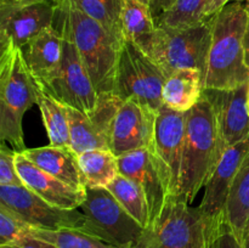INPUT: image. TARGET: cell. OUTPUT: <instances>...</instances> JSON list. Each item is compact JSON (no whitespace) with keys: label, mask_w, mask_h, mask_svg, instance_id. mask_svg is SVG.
Instances as JSON below:
<instances>
[{"label":"cell","mask_w":249,"mask_h":248,"mask_svg":"<svg viewBox=\"0 0 249 248\" xmlns=\"http://www.w3.org/2000/svg\"><path fill=\"white\" fill-rule=\"evenodd\" d=\"M246 7H247V27H246V33H245V40H243V44H245V53H246V63L249 67V0L246 2Z\"/></svg>","instance_id":"cell-37"},{"label":"cell","mask_w":249,"mask_h":248,"mask_svg":"<svg viewBox=\"0 0 249 248\" xmlns=\"http://www.w3.org/2000/svg\"><path fill=\"white\" fill-rule=\"evenodd\" d=\"M106 189L113 195L119 204L146 230L148 226L150 215H148L147 201L141 187L130 177H124L119 173L118 177Z\"/></svg>","instance_id":"cell-27"},{"label":"cell","mask_w":249,"mask_h":248,"mask_svg":"<svg viewBox=\"0 0 249 248\" xmlns=\"http://www.w3.org/2000/svg\"><path fill=\"white\" fill-rule=\"evenodd\" d=\"M118 164L119 173L134 180L143 191L150 215L148 229L160 218L163 208L169 199L155 157L150 148H143L119 156Z\"/></svg>","instance_id":"cell-17"},{"label":"cell","mask_w":249,"mask_h":248,"mask_svg":"<svg viewBox=\"0 0 249 248\" xmlns=\"http://www.w3.org/2000/svg\"><path fill=\"white\" fill-rule=\"evenodd\" d=\"M121 28L124 40L133 41L145 50L158 27L147 4L140 0H123Z\"/></svg>","instance_id":"cell-22"},{"label":"cell","mask_w":249,"mask_h":248,"mask_svg":"<svg viewBox=\"0 0 249 248\" xmlns=\"http://www.w3.org/2000/svg\"><path fill=\"white\" fill-rule=\"evenodd\" d=\"M206 248H243V246L225 218L215 225L207 228Z\"/></svg>","instance_id":"cell-31"},{"label":"cell","mask_w":249,"mask_h":248,"mask_svg":"<svg viewBox=\"0 0 249 248\" xmlns=\"http://www.w3.org/2000/svg\"><path fill=\"white\" fill-rule=\"evenodd\" d=\"M226 219L241 241L249 219V151L233 180L226 207Z\"/></svg>","instance_id":"cell-24"},{"label":"cell","mask_w":249,"mask_h":248,"mask_svg":"<svg viewBox=\"0 0 249 248\" xmlns=\"http://www.w3.org/2000/svg\"><path fill=\"white\" fill-rule=\"evenodd\" d=\"M65 38L51 27L21 49L24 61L33 77L44 87L53 83L58 74L63 58Z\"/></svg>","instance_id":"cell-19"},{"label":"cell","mask_w":249,"mask_h":248,"mask_svg":"<svg viewBox=\"0 0 249 248\" xmlns=\"http://www.w3.org/2000/svg\"><path fill=\"white\" fill-rule=\"evenodd\" d=\"M241 242H242L243 248H249V219L246 224V228L243 230L242 238H241Z\"/></svg>","instance_id":"cell-38"},{"label":"cell","mask_w":249,"mask_h":248,"mask_svg":"<svg viewBox=\"0 0 249 248\" xmlns=\"http://www.w3.org/2000/svg\"><path fill=\"white\" fill-rule=\"evenodd\" d=\"M235 1L247 2L248 0H209L208 5H207V9H206V17L207 18H211V17L214 16V15L218 14L220 10H223L226 5L230 4V2H235Z\"/></svg>","instance_id":"cell-34"},{"label":"cell","mask_w":249,"mask_h":248,"mask_svg":"<svg viewBox=\"0 0 249 248\" xmlns=\"http://www.w3.org/2000/svg\"><path fill=\"white\" fill-rule=\"evenodd\" d=\"M18 151L1 143L0 148V186H24L16 167Z\"/></svg>","instance_id":"cell-32"},{"label":"cell","mask_w":249,"mask_h":248,"mask_svg":"<svg viewBox=\"0 0 249 248\" xmlns=\"http://www.w3.org/2000/svg\"><path fill=\"white\" fill-rule=\"evenodd\" d=\"M38 101V82L29 71L22 50L1 44L0 56V139L14 150H26L23 116Z\"/></svg>","instance_id":"cell-4"},{"label":"cell","mask_w":249,"mask_h":248,"mask_svg":"<svg viewBox=\"0 0 249 248\" xmlns=\"http://www.w3.org/2000/svg\"><path fill=\"white\" fill-rule=\"evenodd\" d=\"M207 224L199 208L172 197L160 218L146 229L139 248H206Z\"/></svg>","instance_id":"cell-8"},{"label":"cell","mask_w":249,"mask_h":248,"mask_svg":"<svg viewBox=\"0 0 249 248\" xmlns=\"http://www.w3.org/2000/svg\"><path fill=\"white\" fill-rule=\"evenodd\" d=\"M38 82V80H36ZM49 145L71 147V129L67 106L38 82V101Z\"/></svg>","instance_id":"cell-23"},{"label":"cell","mask_w":249,"mask_h":248,"mask_svg":"<svg viewBox=\"0 0 249 248\" xmlns=\"http://www.w3.org/2000/svg\"><path fill=\"white\" fill-rule=\"evenodd\" d=\"M174 2L175 0H152V2L150 5V9L152 11L155 18L160 16L162 12H164L165 10L169 9Z\"/></svg>","instance_id":"cell-35"},{"label":"cell","mask_w":249,"mask_h":248,"mask_svg":"<svg viewBox=\"0 0 249 248\" xmlns=\"http://www.w3.org/2000/svg\"><path fill=\"white\" fill-rule=\"evenodd\" d=\"M23 156L46 173L78 190H87V180L80 169L78 155L71 147L48 145L26 148Z\"/></svg>","instance_id":"cell-20"},{"label":"cell","mask_w":249,"mask_h":248,"mask_svg":"<svg viewBox=\"0 0 249 248\" xmlns=\"http://www.w3.org/2000/svg\"><path fill=\"white\" fill-rule=\"evenodd\" d=\"M99 95L96 107L90 112H82L66 105L71 148L77 155L90 150H111L113 122L123 101L114 92Z\"/></svg>","instance_id":"cell-11"},{"label":"cell","mask_w":249,"mask_h":248,"mask_svg":"<svg viewBox=\"0 0 249 248\" xmlns=\"http://www.w3.org/2000/svg\"><path fill=\"white\" fill-rule=\"evenodd\" d=\"M87 187H107L119 174L118 157L111 150H90L78 155Z\"/></svg>","instance_id":"cell-25"},{"label":"cell","mask_w":249,"mask_h":248,"mask_svg":"<svg viewBox=\"0 0 249 248\" xmlns=\"http://www.w3.org/2000/svg\"><path fill=\"white\" fill-rule=\"evenodd\" d=\"M140 1L145 2V4H147L148 6H150V5H151V2H152V0H140Z\"/></svg>","instance_id":"cell-39"},{"label":"cell","mask_w":249,"mask_h":248,"mask_svg":"<svg viewBox=\"0 0 249 248\" xmlns=\"http://www.w3.org/2000/svg\"><path fill=\"white\" fill-rule=\"evenodd\" d=\"M31 235L48 241L58 248H119L109 245L97 236L77 229H62L56 231L32 229Z\"/></svg>","instance_id":"cell-29"},{"label":"cell","mask_w":249,"mask_h":248,"mask_svg":"<svg viewBox=\"0 0 249 248\" xmlns=\"http://www.w3.org/2000/svg\"><path fill=\"white\" fill-rule=\"evenodd\" d=\"M203 74L199 70L182 68L168 75L163 84L162 102L174 111L186 113L203 94Z\"/></svg>","instance_id":"cell-21"},{"label":"cell","mask_w":249,"mask_h":248,"mask_svg":"<svg viewBox=\"0 0 249 248\" xmlns=\"http://www.w3.org/2000/svg\"><path fill=\"white\" fill-rule=\"evenodd\" d=\"M56 5H67L99 22L109 33L123 39L121 12L123 0H57ZM124 40V39H123Z\"/></svg>","instance_id":"cell-26"},{"label":"cell","mask_w":249,"mask_h":248,"mask_svg":"<svg viewBox=\"0 0 249 248\" xmlns=\"http://www.w3.org/2000/svg\"><path fill=\"white\" fill-rule=\"evenodd\" d=\"M32 228L6 207L0 206V247L31 235Z\"/></svg>","instance_id":"cell-30"},{"label":"cell","mask_w":249,"mask_h":248,"mask_svg":"<svg viewBox=\"0 0 249 248\" xmlns=\"http://www.w3.org/2000/svg\"><path fill=\"white\" fill-rule=\"evenodd\" d=\"M63 38V58L58 74L50 85L43 87L67 106L90 112L96 107L100 95L74 43L67 36Z\"/></svg>","instance_id":"cell-12"},{"label":"cell","mask_w":249,"mask_h":248,"mask_svg":"<svg viewBox=\"0 0 249 248\" xmlns=\"http://www.w3.org/2000/svg\"><path fill=\"white\" fill-rule=\"evenodd\" d=\"M53 27L74 43L97 92H113L123 39L67 5H56Z\"/></svg>","instance_id":"cell-2"},{"label":"cell","mask_w":249,"mask_h":248,"mask_svg":"<svg viewBox=\"0 0 249 248\" xmlns=\"http://www.w3.org/2000/svg\"><path fill=\"white\" fill-rule=\"evenodd\" d=\"M0 248H58L56 247L53 243L48 242V241H44L41 238L34 237V236L28 235L26 237L21 238L17 242L11 243V245L2 246Z\"/></svg>","instance_id":"cell-33"},{"label":"cell","mask_w":249,"mask_h":248,"mask_svg":"<svg viewBox=\"0 0 249 248\" xmlns=\"http://www.w3.org/2000/svg\"><path fill=\"white\" fill-rule=\"evenodd\" d=\"M56 5L51 1L0 7V44L22 49L36 36L53 27Z\"/></svg>","instance_id":"cell-16"},{"label":"cell","mask_w":249,"mask_h":248,"mask_svg":"<svg viewBox=\"0 0 249 248\" xmlns=\"http://www.w3.org/2000/svg\"><path fill=\"white\" fill-rule=\"evenodd\" d=\"M16 167L24 186L53 206L78 209L87 197V190H78L65 184L31 162L22 152H17Z\"/></svg>","instance_id":"cell-18"},{"label":"cell","mask_w":249,"mask_h":248,"mask_svg":"<svg viewBox=\"0 0 249 248\" xmlns=\"http://www.w3.org/2000/svg\"><path fill=\"white\" fill-rule=\"evenodd\" d=\"M0 206L39 230L77 229L87 232V216L78 209L55 207L26 186H0Z\"/></svg>","instance_id":"cell-9"},{"label":"cell","mask_w":249,"mask_h":248,"mask_svg":"<svg viewBox=\"0 0 249 248\" xmlns=\"http://www.w3.org/2000/svg\"><path fill=\"white\" fill-rule=\"evenodd\" d=\"M248 151L249 136L237 145L229 147L214 168V172L204 186V196L198 206L207 228H211L226 218V207L231 187Z\"/></svg>","instance_id":"cell-15"},{"label":"cell","mask_w":249,"mask_h":248,"mask_svg":"<svg viewBox=\"0 0 249 248\" xmlns=\"http://www.w3.org/2000/svg\"><path fill=\"white\" fill-rule=\"evenodd\" d=\"M246 2H230L212 17V40L203 74L204 89H235L249 82L246 63Z\"/></svg>","instance_id":"cell-1"},{"label":"cell","mask_w":249,"mask_h":248,"mask_svg":"<svg viewBox=\"0 0 249 248\" xmlns=\"http://www.w3.org/2000/svg\"><path fill=\"white\" fill-rule=\"evenodd\" d=\"M216 121L223 153L249 136L248 83L235 89H203Z\"/></svg>","instance_id":"cell-13"},{"label":"cell","mask_w":249,"mask_h":248,"mask_svg":"<svg viewBox=\"0 0 249 248\" xmlns=\"http://www.w3.org/2000/svg\"><path fill=\"white\" fill-rule=\"evenodd\" d=\"M186 113L163 105L156 119L155 139L150 148L169 198L178 197L181 181Z\"/></svg>","instance_id":"cell-10"},{"label":"cell","mask_w":249,"mask_h":248,"mask_svg":"<svg viewBox=\"0 0 249 248\" xmlns=\"http://www.w3.org/2000/svg\"><path fill=\"white\" fill-rule=\"evenodd\" d=\"M41 1H51L55 4L57 0H0V7H18Z\"/></svg>","instance_id":"cell-36"},{"label":"cell","mask_w":249,"mask_h":248,"mask_svg":"<svg viewBox=\"0 0 249 248\" xmlns=\"http://www.w3.org/2000/svg\"><path fill=\"white\" fill-rule=\"evenodd\" d=\"M157 114L136 99L122 102L112 129V152L119 157L152 147Z\"/></svg>","instance_id":"cell-14"},{"label":"cell","mask_w":249,"mask_h":248,"mask_svg":"<svg viewBox=\"0 0 249 248\" xmlns=\"http://www.w3.org/2000/svg\"><path fill=\"white\" fill-rule=\"evenodd\" d=\"M167 75L135 43L123 40L114 82V95L122 101L136 99L155 112L160 109Z\"/></svg>","instance_id":"cell-6"},{"label":"cell","mask_w":249,"mask_h":248,"mask_svg":"<svg viewBox=\"0 0 249 248\" xmlns=\"http://www.w3.org/2000/svg\"><path fill=\"white\" fill-rule=\"evenodd\" d=\"M212 40V17L199 26L186 29L158 27L145 51L165 75L182 68L206 72Z\"/></svg>","instance_id":"cell-5"},{"label":"cell","mask_w":249,"mask_h":248,"mask_svg":"<svg viewBox=\"0 0 249 248\" xmlns=\"http://www.w3.org/2000/svg\"><path fill=\"white\" fill-rule=\"evenodd\" d=\"M223 155L213 108L202 94L198 104L186 112L184 158L178 198L191 204L202 187L206 186Z\"/></svg>","instance_id":"cell-3"},{"label":"cell","mask_w":249,"mask_h":248,"mask_svg":"<svg viewBox=\"0 0 249 248\" xmlns=\"http://www.w3.org/2000/svg\"><path fill=\"white\" fill-rule=\"evenodd\" d=\"M80 209L87 216V232L119 248H139L145 229L106 187H87Z\"/></svg>","instance_id":"cell-7"},{"label":"cell","mask_w":249,"mask_h":248,"mask_svg":"<svg viewBox=\"0 0 249 248\" xmlns=\"http://www.w3.org/2000/svg\"><path fill=\"white\" fill-rule=\"evenodd\" d=\"M247 101H248V112H249V82H248V97H247Z\"/></svg>","instance_id":"cell-40"},{"label":"cell","mask_w":249,"mask_h":248,"mask_svg":"<svg viewBox=\"0 0 249 248\" xmlns=\"http://www.w3.org/2000/svg\"><path fill=\"white\" fill-rule=\"evenodd\" d=\"M209 0H175L174 4L156 17L157 27L186 29L207 21L206 9Z\"/></svg>","instance_id":"cell-28"}]
</instances>
